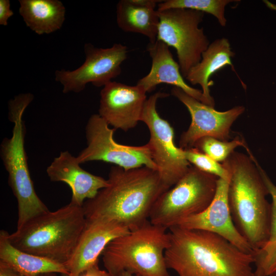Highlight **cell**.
<instances>
[{"label":"cell","instance_id":"obj_1","mask_svg":"<svg viewBox=\"0 0 276 276\" xmlns=\"http://www.w3.org/2000/svg\"><path fill=\"white\" fill-rule=\"evenodd\" d=\"M165 257L177 276H254L256 254L242 251L215 233L174 226Z\"/></svg>","mask_w":276,"mask_h":276},{"label":"cell","instance_id":"obj_2","mask_svg":"<svg viewBox=\"0 0 276 276\" xmlns=\"http://www.w3.org/2000/svg\"><path fill=\"white\" fill-rule=\"evenodd\" d=\"M107 180L106 187L84 202L86 219L115 221L130 231L149 221L153 205L168 190L157 170L145 166L129 170L113 166Z\"/></svg>","mask_w":276,"mask_h":276},{"label":"cell","instance_id":"obj_3","mask_svg":"<svg viewBox=\"0 0 276 276\" xmlns=\"http://www.w3.org/2000/svg\"><path fill=\"white\" fill-rule=\"evenodd\" d=\"M251 152L234 151L221 164L228 172V201L234 223L255 253L267 243L271 204L268 190Z\"/></svg>","mask_w":276,"mask_h":276},{"label":"cell","instance_id":"obj_4","mask_svg":"<svg viewBox=\"0 0 276 276\" xmlns=\"http://www.w3.org/2000/svg\"><path fill=\"white\" fill-rule=\"evenodd\" d=\"M82 206L72 202L38 215L9 235L16 248L65 264L73 255L85 227Z\"/></svg>","mask_w":276,"mask_h":276},{"label":"cell","instance_id":"obj_5","mask_svg":"<svg viewBox=\"0 0 276 276\" xmlns=\"http://www.w3.org/2000/svg\"><path fill=\"white\" fill-rule=\"evenodd\" d=\"M167 229L149 221L142 226L112 240L102 256L111 276L128 271L139 276H172L165 253L170 244Z\"/></svg>","mask_w":276,"mask_h":276},{"label":"cell","instance_id":"obj_6","mask_svg":"<svg viewBox=\"0 0 276 276\" xmlns=\"http://www.w3.org/2000/svg\"><path fill=\"white\" fill-rule=\"evenodd\" d=\"M33 98L34 96L28 93L20 94L9 101L8 117L14 124L12 134L10 138L4 139L0 148L1 158L8 173V183L17 200V228L49 211L36 193L25 149L26 128L22 117Z\"/></svg>","mask_w":276,"mask_h":276},{"label":"cell","instance_id":"obj_7","mask_svg":"<svg viewBox=\"0 0 276 276\" xmlns=\"http://www.w3.org/2000/svg\"><path fill=\"white\" fill-rule=\"evenodd\" d=\"M218 178L190 166L178 181L159 197L151 209L149 221L169 229L201 213L212 201Z\"/></svg>","mask_w":276,"mask_h":276},{"label":"cell","instance_id":"obj_8","mask_svg":"<svg viewBox=\"0 0 276 276\" xmlns=\"http://www.w3.org/2000/svg\"><path fill=\"white\" fill-rule=\"evenodd\" d=\"M159 22L157 40L174 48L183 77L201 60L210 45L203 28L204 13L184 8L157 10Z\"/></svg>","mask_w":276,"mask_h":276},{"label":"cell","instance_id":"obj_9","mask_svg":"<svg viewBox=\"0 0 276 276\" xmlns=\"http://www.w3.org/2000/svg\"><path fill=\"white\" fill-rule=\"evenodd\" d=\"M168 96L160 91L150 96L145 103L141 121L148 128L150 139L147 144L160 178L169 190L185 174L191 165L185 157L183 149L175 145L173 128L156 110L157 100Z\"/></svg>","mask_w":276,"mask_h":276},{"label":"cell","instance_id":"obj_10","mask_svg":"<svg viewBox=\"0 0 276 276\" xmlns=\"http://www.w3.org/2000/svg\"><path fill=\"white\" fill-rule=\"evenodd\" d=\"M115 130L99 114L91 116L85 127L86 147L76 157L78 162L100 160L125 170L145 166L157 170L147 144L140 146L119 144L114 139Z\"/></svg>","mask_w":276,"mask_h":276},{"label":"cell","instance_id":"obj_11","mask_svg":"<svg viewBox=\"0 0 276 276\" xmlns=\"http://www.w3.org/2000/svg\"><path fill=\"white\" fill-rule=\"evenodd\" d=\"M84 52L85 60L80 66L73 71L62 69L55 72V80L62 85L64 94L80 93L88 83L103 87L121 74V64L127 59L128 51L121 43L100 48L86 43Z\"/></svg>","mask_w":276,"mask_h":276},{"label":"cell","instance_id":"obj_12","mask_svg":"<svg viewBox=\"0 0 276 276\" xmlns=\"http://www.w3.org/2000/svg\"><path fill=\"white\" fill-rule=\"evenodd\" d=\"M171 93L186 106L191 117L188 129L180 137L179 147L183 149L193 147L198 140L205 136L228 141L231 126L245 110L243 106L239 105L225 111H219L179 88L173 87Z\"/></svg>","mask_w":276,"mask_h":276},{"label":"cell","instance_id":"obj_13","mask_svg":"<svg viewBox=\"0 0 276 276\" xmlns=\"http://www.w3.org/2000/svg\"><path fill=\"white\" fill-rule=\"evenodd\" d=\"M146 91L134 86L111 81L100 91L99 115L114 129L128 131L141 121Z\"/></svg>","mask_w":276,"mask_h":276},{"label":"cell","instance_id":"obj_14","mask_svg":"<svg viewBox=\"0 0 276 276\" xmlns=\"http://www.w3.org/2000/svg\"><path fill=\"white\" fill-rule=\"evenodd\" d=\"M229 180L219 178L215 196L202 212L181 221L177 225L189 229H198L217 234L243 251L256 254L236 227L228 204Z\"/></svg>","mask_w":276,"mask_h":276},{"label":"cell","instance_id":"obj_15","mask_svg":"<svg viewBox=\"0 0 276 276\" xmlns=\"http://www.w3.org/2000/svg\"><path fill=\"white\" fill-rule=\"evenodd\" d=\"M130 231L124 225L105 219L86 220L75 251L65 264L71 276H78L98 263L107 245L112 240Z\"/></svg>","mask_w":276,"mask_h":276},{"label":"cell","instance_id":"obj_16","mask_svg":"<svg viewBox=\"0 0 276 276\" xmlns=\"http://www.w3.org/2000/svg\"><path fill=\"white\" fill-rule=\"evenodd\" d=\"M50 179L67 184L72 191L71 202L83 206L108 185L107 179L93 174L82 169L77 157L68 151L61 152L47 169Z\"/></svg>","mask_w":276,"mask_h":276},{"label":"cell","instance_id":"obj_17","mask_svg":"<svg viewBox=\"0 0 276 276\" xmlns=\"http://www.w3.org/2000/svg\"><path fill=\"white\" fill-rule=\"evenodd\" d=\"M147 50L151 58V67L149 73L137 81V85L143 87L147 93L154 90L160 84L172 85L211 106L201 90L190 86L185 82L178 63L174 59L168 45L156 39L148 43Z\"/></svg>","mask_w":276,"mask_h":276},{"label":"cell","instance_id":"obj_18","mask_svg":"<svg viewBox=\"0 0 276 276\" xmlns=\"http://www.w3.org/2000/svg\"><path fill=\"white\" fill-rule=\"evenodd\" d=\"M162 1L121 0L116 6L119 28L126 32L141 34L149 42L157 39L159 22L156 7Z\"/></svg>","mask_w":276,"mask_h":276},{"label":"cell","instance_id":"obj_19","mask_svg":"<svg viewBox=\"0 0 276 276\" xmlns=\"http://www.w3.org/2000/svg\"><path fill=\"white\" fill-rule=\"evenodd\" d=\"M235 55L228 40L219 38L210 43L202 54L201 60L191 68L186 79L193 85H199L204 97L214 107L215 101L210 94V77L226 65L233 66L231 58Z\"/></svg>","mask_w":276,"mask_h":276},{"label":"cell","instance_id":"obj_20","mask_svg":"<svg viewBox=\"0 0 276 276\" xmlns=\"http://www.w3.org/2000/svg\"><path fill=\"white\" fill-rule=\"evenodd\" d=\"M19 13L28 28L38 35L60 30L64 23L65 8L59 0H19Z\"/></svg>","mask_w":276,"mask_h":276},{"label":"cell","instance_id":"obj_21","mask_svg":"<svg viewBox=\"0 0 276 276\" xmlns=\"http://www.w3.org/2000/svg\"><path fill=\"white\" fill-rule=\"evenodd\" d=\"M9 234L0 231V261L7 263L22 276L45 273H68L61 263L21 250L10 242Z\"/></svg>","mask_w":276,"mask_h":276},{"label":"cell","instance_id":"obj_22","mask_svg":"<svg viewBox=\"0 0 276 276\" xmlns=\"http://www.w3.org/2000/svg\"><path fill=\"white\" fill-rule=\"evenodd\" d=\"M232 0H166L161 1L157 5V10L172 8L189 9L213 15L218 20L220 25L225 27L226 19L225 9Z\"/></svg>","mask_w":276,"mask_h":276},{"label":"cell","instance_id":"obj_23","mask_svg":"<svg viewBox=\"0 0 276 276\" xmlns=\"http://www.w3.org/2000/svg\"><path fill=\"white\" fill-rule=\"evenodd\" d=\"M240 146L245 148L247 152L250 151L244 140L240 136H236L231 141H223L213 137L205 136L198 140L193 147L216 162L222 163L237 147Z\"/></svg>","mask_w":276,"mask_h":276},{"label":"cell","instance_id":"obj_24","mask_svg":"<svg viewBox=\"0 0 276 276\" xmlns=\"http://www.w3.org/2000/svg\"><path fill=\"white\" fill-rule=\"evenodd\" d=\"M186 160L199 170L229 180L230 175L221 163H218L195 147L183 149Z\"/></svg>","mask_w":276,"mask_h":276},{"label":"cell","instance_id":"obj_25","mask_svg":"<svg viewBox=\"0 0 276 276\" xmlns=\"http://www.w3.org/2000/svg\"><path fill=\"white\" fill-rule=\"evenodd\" d=\"M257 166L261 177L268 190L269 195L272 198L271 203L270 233L268 241L265 246L259 251L265 250L276 244V186L264 169L256 160Z\"/></svg>","mask_w":276,"mask_h":276},{"label":"cell","instance_id":"obj_26","mask_svg":"<svg viewBox=\"0 0 276 276\" xmlns=\"http://www.w3.org/2000/svg\"><path fill=\"white\" fill-rule=\"evenodd\" d=\"M254 276H268L276 272V244L256 254Z\"/></svg>","mask_w":276,"mask_h":276},{"label":"cell","instance_id":"obj_27","mask_svg":"<svg viewBox=\"0 0 276 276\" xmlns=\"http://www.w3.org/2000/svg\"><path fill=\"white\" fill-rule=\"evenodd\" d=\"M14 14L10 9L9 0H0V25L4 26L8 25V20Z\"/></svg>","mask_w":276,"mask_h":276},{"label":"cell","instance_id":"obj_28","mask_svg":"<svg viewBox=\"0 0 276 276\" xmlns=\"http://www.w3.org/2000/svg\"><path fill=\"white\" fill-rule=\"evenodd\" d=\"M78 276H111L105 269H101L98 265V263L95 264L88 268Z\"/></svg>","mask_w":276,"mask_h":276},{"label":"cell","instance_id":"obj_29","mask_svg":"<svg viewBox=\"0 0 276 276\" xmlns=\"http://www.w3.org/2000/svg\"><path fill=\"white\" fill-rule=\"evenodd\" d=\"M0 276H22L7 263L0 261Z\"/></svg>","mask_w":276,"mask_h":276},{"label":"cell","instance_id":"obj_30","mask_svg":"<svg viewBox=\"0 0 276 276\" xmlns=\"http://www.w3.org/2000/svg\"><path fill=\"white\" fill-rule=\"evenodd\" d=\"M263 2L267 8L271 10L276 11V4H273L267 0H264Z\"/></svg>","mask_w":276,"mask_h":276},{"label":"cell","instance_id":"obj_31","mask_svg":"<svg viewBox=\"0 0 276 276\" xmlns=\"http://www.w3.org/2000/svg\"><path fill=\"white\" fill-rule=\"evenodd\" d=\"M120 276H139L136 274L132 273L131 272H128V271H124L122 272Z\"/></svg>","mask_w":276,"mask_h":276},{"label":"cell","instance_id":"obj_32","mask_svg":"<svg viewBox=\"0 0 276 276\" xmlns=\"http://www.w3.org/2000/svg\"><path fill=\"white\" fill-rule=\"evenodd\" d=\"M57 273H45L36 275L35 276H57Z\"/></svg>","mask_w":276,"mask_h":276},{"label":"cell","instance_id":"obj_33","mask_svg":"<svg viewBox=\"0 0 276 276\" xmlns=\"http://www.w3.org/2000/svg\"><path fill=\"white\" fill-rule=\"evenodd\" d=\"M61 276H71L70 274L68 273H65V274H61Z\"/></svg>","mask_w":276,"mask_h":276},{"label":"cell","instance_id":"obj_34","mask_svg":"<svg viewBox=\"0 0 276 276\" xmlns=\"http://www.w3.org/2000/svg\"><path fill=\"white\" fill-rule=\"evenodd\" d=\"M268 276H276V272L272 273V274L269 275Z\"/></svg>","mask_w":276,"mask_h":276}]
</instances>
